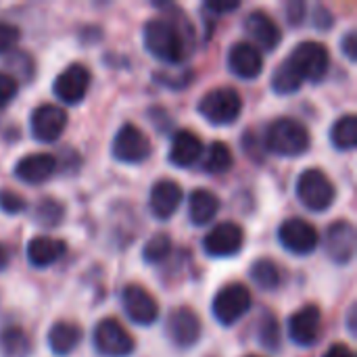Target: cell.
I'll return each instance as SVG.
<instances>
[{"label": "cell", "instance_id": "23", "mask_svg": "<svg viewBox=\"0 0 357 357\" xmlns=\"http://www.w3.org/2000/svg\"><path fill=\"white\" fill-rule=\"evenodd\" d=\"M220 211V199L203 188L190 192L188 199V218L195 226H207Z\"/></svg>", "mask_w": 357, "mask_h": 357}, {"label": "cell", "instance_id": "18", "mask_svg": "<svg viewBox=\"0 0 357 357\" xmlns=\"http://www.w3.org/2000/svg\"><path fill=\"white\" fill-rule=\"evenodd\" d=\"M228 67L241 79H255L264 71V56L253 44L238 42L228 52Z\"/></svg>", "mask_w": 357, "mask_h": 357}, {"label": "cell", "instance_id": "30", "mask_svg": "<svg viewBox=\"0 0 357 357\" xmlns=\"http://www.w3.org/2000/svg\"><path fill=\"white\" fill-rule=\"evenodd\" d=\"M172 249H174L172 238L167 234L159 232V234H155V236H151L146 241V245L142 249V257H144L146 264H161L163 259L169 257Z\"/></svg>", "mask_w": 357, "mask_h": 357}, {"label": "cell", "instance_id": "36", "mask_svg": "<svg viewBox=\"0 0 357 357\" xmlns=\"http://www.w3.org/2000/svg\"><path fill=\"white\" fill-rule=\"evenodd\" d=\"M19 84L4 71H0V109H4L17 96Z\"/></svg>", "mask_w": 357, "mask_h": 357}, {"label": "cell", "instance_id": "39", "mask_svg": "<svg viewBox=\"0 0 357 357\" xmlns=\"http://www.w3.org/2000/svg\"><path fill=\"white\" fill-rule=\"evenodd\" d=\"M341 50H343V54L354 63L357 59L356 50H357V33L351 29V31H347L345 33V38L341 40Z\"/></svg>", "mask_w": 357, "mask_h": 357}, {"label": "cell", "instance_id": "13", "mask_svg": "<svg viewBox=\"0 0 357 357\" xmlns=\"http://www.w3.org/2000/svg\"><path fill=\"white\" fill-rule=\"evenodd\" d=\"M165 331H167L169 341L176 347L186 349V347H192L201 339V320L195 310L176 307V310H172V314L167 318Z\"/></svg>", "mask_w": 357, "mask_h": 357}, {"label": "cell", "instance_id": "14", "mask_svg": "<svg viewBox=\"0 0 357 357\" xmlns=\"http://www.w3.org/2000/svg\"><path fill=\"white\" fill-rule=\"evenodd\" d=\"M245 245V232L234 222L215 226L203 241V249L209 257H232Z\"/></svg>", "mask_w": 357, "mask_h": 357}, {"label": "cell", "instance_id": "35", "mask_svg": "<svg viewBox=\"0 0 357 357\" xmlns=\"http://www.w3.org/2000/svg\"><path fill=\"white\" fill-rule=\"evenodd\" d=\"M19 29L15 27V25H10V23H6V21H0V54H6V52H10L15 46H17V42H19Z\"/></svg>", "mask_w": 357, "mask_h": 357}, {"label": "cell", "instance_id": "11", "mask_svg": "<svg viewBox=\"0 0 357 357\" xmlns=\"http://www.w3.org/2000/svg\"><path fill=\"white\" fill-rule=\"evenodd\" d=\"M278 241L280 245L295 255H310L318 247V232L316 228L301 220V218H291L282 222L278 230Z\"/></svg>", "mask_w": 357, "mask_h": 357}, {"label": "cell", "instance_id": "40", "mask_svg": "<svg viewBox=\"0 0 357 357\" xmlns=\"http://www.w3.org/2000/svg\"><path fill=\"white\" fill-rule=\"evenodd\" d=\"M205 8L213 15H224V13H232L241 8V2H207Z\"/></svg>", "mask_w": 357, "mask_h": 357}, {"label": "cell", "instance_id": "12", "mask_svg": "<svg viewBox=\"0 0 357 357\" xmlns=\"http://www.w3.org/2000/svg\"><path fill=\"white\" fill-rule=\"evenodd\" d=\"M90 88V71L82 63L69 65L65 71H61L52 84V92L59 100L67 105H77L84 100L86 92Z\"/></svg>", "mask_w": 357, "mask_h": 357}, {"label": "cell", "instance_id": "3", "mask_svg": "<svg viewBox=\"0 0 357 357\" xmlns=\"http://www.w3.org/2000/svg\"><path fill=\"white\" fill-rule=\"evenodd\" d=\"M199 113L213 126H230L243 113V98L234 88H213L199 100Z\"/></svg>", "mask_w": 357, "mask_h": 357}, {"label": "cell", "instance_id": "17", "mask_svg": "<svg viewBox=\"0 0 357 357\" xmlns=\"http://www.w3.org/2000/svg\"><path fill=\"white\" fill-rule=\"evenodd\" d=\"M245 31L249 33V38L255 42L253 46L261 52V50H274L280 40V27L276 25V21L264 13V10H253L249 13V17L245 19Z\"/></svg>", "mask_w": 357, "mask_h": 357}, {"label": "cell", "instance_id": "6", "mask_svg": "<svg viewBox=\"0 0 357 357\" xmlns=\"http://www.w3.org/2000/svg\"><path fill=\"white\" fill-rule=\"evenodd\" d=\"M92 343L102 357H128L136 347L132 335L115 318H105L96 324Z\"/></svg>", "mask_w": 357, "mask_h": 357}, {"label": "cell", "instance_id": "20", "mask_svg": "<svg viewBox=\"0 0 357 357\" xmlns=\"http://www.w3.org/2000/svg\"><path fill=\"white\" fill-rule=\"evenodd\" d=\"M182 203V188L174 180H159L151 188V213L157 220H169Z\"/></svg>", "mask_w": 357, "mask_h": 357}, {"label": "cell", "instance_id": "22", "mask_svg": "<svg viewBox=\"0 0 357 357\" xmlns=\"http://www.w3.org/2000/svg\"><path fill=\"white\" fill-rule=\"evenodd\" d=\"M67 251V245L52 236H36L27 243V261L33 268H48L59 261Z\"/></svg>", "mask_w": 357, "mask_h": 357}, {"label": "cell", "instance_id": "37", "mask_svg": "<svg viewBox=\"0 0 357 357\" xmlns=\"http://www.w3.org/2000/svg\"><path fill=\"white\" fill-rule=\"evenodd\" d=\"M305 10H307V6H305L303 2H291V4L287 6V19H289V23L301 25L303 19H305Z\"/></svg>", "mask_w": 357, "mask_h": 357}, {"label": "cell", "instance_id": "28", "mask_svg": "<svg viewBox=\"0 0 357 357\" xmlns=\"http://www.w3.org/2000/svg\"><path fill=\"white\" fill-rule=\"evenodd\" d=\"M234 163V157H232V151L226 142H213L209 149H207V157L203 161V167L207 174H224L232 167Z\"/></svg>", "mask_w": 357, "mask_h": 357}, {"label": "cell", "instance_id": "43", "mask_svg": "<svg viewBox=\"0 0 357 357\" xmlns=\"http://www.w3.org/2000/svg\"><path fill=\"white\" fill-rule=\"evenodd\" d=\"M8 259H10V255H8V249L0 243V272H4L6 268H8Z\"/></svg>", "mask_w": 357, "mask_h": 357}, {"label": "cell", "instance_id": "24", "mask_svg": "<svg viewBox=\"0 0 357 357\" xmlns=\"http://www.w3.org/2000/svg\"><path fill=\"white\" fill-rule=\"evenodd\" d=\"M82 341V328L73 322H56L48 333V347L54 356H69Z\"/></svg>", "mask_w": 357, "mask_h": 357}, {"label": "cell", "instance_id": "9", "mask_svg": "<svg viewBox=\"0 0 357 357\" xmlns=\"http://www.w3.org/2000/svg\"><path fill=\"white\" fill-rule=\"evenodd\" d=\"M356 245L357 232L351 222L339 220L328 226L324 234V249L331 261H335L337 266H349L356 257Z\"/></svg>", "mask_w": 357, "mask_h": 357}, {"label": "cell", "instance_id": "42", "mask_svg": "<svg viewBox=\"0 0 357 357\" xmlns=\"http://www.w3.org/2000/svg\"><path fill=\"white\" fill-rule=\"evenodd\" d=\"M356 312H357V305L354 303L351 307H349V314H347V326H349V333L356 337L357 335V328H356Z\"/></svg>", "mask_w": 357, "mask_h": 357}, {"label": "cell", "instance_id": "5", "mask_svg": "<svg viewBox=\"0 0 357 357\" xmlns=\"http://www.w3.org/2000/svg\"><path fill=\"white\" fill-rule=\"evenodd\" d=\"M297 197L312 211H326L337 197V190L322 169H305L297 180Z\"/></svg>", "mask_w": 357, "mask_h": 357}, {"label": "cell", "instance_id": "10", "mask_svg": "<svg viewBox=\"0 0 357 357\" xmlns=\"http://www.w3.org/2000/svg\"><path fill=\"white\" fill-rule=\"evenodd\" d=\"M121 307L126 316L140 326H151L159 318V305L153 295L140 284H128L121 291Z\"/></svg>", "mask_w": 357, "mask_h": 357}, {"label": "cell", "instance_id": "32", "mask_svg": "<svg viewBox=\"0 0 357 357\" xmlns=\"http://www.w3.org/2000/svg\"><path fill=\"white\" fill-rule=\"evenodd\" d=\"M257 339H259L261 347H266L268 351L280 349V326L274 316H270V314L264 316V320L257 328Z\"/></svg>", "mask_w": 357, "mask_h": 357}, {"label": "cell", "instance_id": "4", "mask_svg": "<svg viewBox=\"0 0 357 357\" xmlns=\"http://www.w3.org/2000/svg\"><path fill=\"white\" fill-rule=\"evenodd\" d=\"M287 63L295 69V73L301 77V82H312L318 84L326 77L328 67H331V54L328 48L320 42H301Z\"/></svg>", "mask_w": 357, "mask_h": 357}, {"label": "cell", "instance_id": "15", "mask_svg": "<svg viewBox=\"0 0 357 357\" xmlns=\"http://www.w3.org/2000/svg\"><path fill=\"white\" fill-rule=\"evenodd\" d=\"M322 312L318 305H305L289 318V337L299 347H312L320 339Z\"/></svg>", "mask_w": 357, "mask_h": 357}, {"label": "cell", "instance_id": "26", "mask_svg": "<svg viewBox=\"0 0 357 357\" xmlns=\"http://www.w3.org/2000/svg\"><path fill=\"white\" fill-rule=\"evenodd\" d=\"M331 142L337 151H354L357 146V117L354 113L343 115L331 130Z\"/></svg>", "mask_w": 357, "mask_h": 357}, {"label": "cell", "instance_id": "38", "mask_svg": "<svg viewBox=\"0 0 357 357\" xmlns=\"http://www.w3.org/2000/svg\"><path fill=\"white\" fill-rule=\"evenodd\" d=\"M314 25L316 29H331L333 27V13L326 8V6H316V13H314Z\"/></svg>", "mask_w": 357, "mask_h": 357}, {"label": "cell", "instance_id": "16", "mask_svg": "<svg viewBox=\"0 0 357 357\" xmlns=\"http://www.w3.org/2000/svg\"><path fill=\"white\" fill-rule=\"evenodd\" d=\"M31 134L40 142H54L67 128V113L56 105H40L29 119Z\"/></svg>", "mask_w": 357, "mask_h": 357}, {"label": "cell", "instance_id": "25", "mask_svg": "<svg viewBox=\"0 0 357 357\" xmlns=\"http://www.w3.org/2000/svg\"><path fill=\"white\" fill-rule=\"evenodd\" d=\"M33 351L29 335L19 326L0 331V357H29Z\"/></svg>", "mask_w": 357, "mask_h": 357}, {"label": "cell", "instance_id": "7", "mask_svg": "<svg viewBox=\"0 0 357 357\" xmlns=\"http://www.w3.org/2000/svg\"><path fill=\"white\" fill-rule=\"evenodd\" d=\"M211 310L220 324L232 326L241 318H245V314L251 310V293L245 284H238V282L226 284L224 289L218 291Z\"/></svg>", "mask_w": 357, "mask_h": 357}, {"label": "cell", "instance_id": "41", "mask_svg": "<svg viewBox=\"0 0 357 357\" xmlns=\"http://www.w3.org/2000/svg\"><path fill=\"white\" fill-rule=\"evenodd\" d=\"M324 357H356V356H354L351 347H347V345H343V343H337V345L328 347V351L324 354Z\"/></svg>", "mask_w": 357, "mask_h": 357}, {"label": "cell", "instance_id": "34", "mask_svg": "<svg viewBox=\"0 0 357 357\" xmlns=\"http://www.w3.org/2000/svg\"><path fill=\"white\" fill-rule=\"evenodd\" d=\"M0 209L8 215H17L25 209V199L21 195H17L15 190L2 188L0 190Z\"/></svg>", "mask_w": 357, "mask_h": 357}, {"label": "cell", "instance_id": "19", "mask_svg": "<svg viewBox=\"0 0 357 357\" xmlns=\"http://www.w3.org/2000/svg\"><path fill=\"white\" fill-rule=\"evenodd\" d=\"M56 172V159L48 153H33L17 161L15 165V176L17 180L36 186L46 180H50Z\"/></svg>", "mask_w": 357, "mask_h": 357}, {"label": "cell", "instance_id": "2", "mask_svg": "<svg viewBox=\"0 0 357 357\" xmlns=\"http://www.w3.org/2000/svg\"><path fill=\"white\" fill-rule=\"evenodd\" d=\"M310 144H312V136L307 128L293 117H280L268 126L266 146L274 155L299 157L310 149Z\"/></svg>", "mask_w": 357, "mask_h": 357}, {"label": "cell", "instance_id": "29", "mask_svg": "<svg viewBox=\"0 0 357 357\" xmlns=\"http://www.w3.org/2000/svg\"><path fill=\"white\" fill-rule=\"evenodd\" d=\"M301 77L295 73V69L284 61L278 65V69L272 75V90L278 94H293L301 88Z\"/></svg>", "mask_w": 357, "mask_h": 357}, {"label": "cell", "instance_id": "1", "mask_svg": "<svg viewBox=\"0 0 357 357\" xmlns=\"http://www.w3.org/2000/svg\"><path fill=\"white\" fill-rule=\"evenodd\" d=\"M144 48L161 63L178 65L186 59V36L172 19H151L144 25Z\"/></svg>", "mask_w": 357, "mask_h": 357}, {"label": "cell", "instance_id": "44", "mask_svg": "<svg viewBox=\"0 0 357 357\" xmlns=\"http://www.w3.org/2000/svg\"><path fill=\"white\" fill-rule=\"evenodd\" d=\"M247 357H257V356H247Z\"/></svg>", "mask_w": 357, "mask_h": 357}, {"label": "cell", "instance_id": "21", "mask_svg": "<svg viewBox=\"0 0 357 357\" xmlns=\"http://www.w3.org/2000/svg\"><path fill=\"white\" fill-rule=\"evenodd\" d=\"M203 151H205L203 140L195 132L180 130L169 146V163H174L176 167H190L199 161Z\"/></svg>", "mask_w": 357, "mask_h": 357}, {"label": "cell", "instance_id": "27", "mask_svg": "<svg viewBox=\"0 0 357 357\" xmlns=\"http://www.w3.org/2000/svg\"><path fill=\"white\" fill-rule=\"evenodd\" d=\"M251 280L264 289V291H274L280 287V280H282V274H280V268L272 261V259H257L253 266H251Z\"/></svg>", "mask_w": 357, "mask_h": 357}, {"label": "cell", "instance_id": "33", "mask_svg": "<svg viewBox=\"0 0 357 357\" xmlns=\"http://www.w3.org/2000/svg\"><path fill=\"white\" fill-rule=\"evenodd\" d=\"M6 65H8V71L15 73V75H13L15 82H17V79L29 82V79L33 77V61H31V56L25 54V52H15V54L8 59ZM10 73H8V75H10Z\"/></svg>", "mask_w": 357, "mask_h": 357}, {"label": "cell", "instance_id": "31", "mask_svg": "<svg viewBox=\"0 0 357 357\" xmlns=\"http://www.w3.org/2000/svg\"><path fill=\"white\" fill-rule=\"evenodd\" d=\"M63 215H65V209L56 199H42L33 209V220L38 224L46 226V228H52V226L61 224Z\"/></svg>", "mask_w": 357, "mask_h": 357}, {"label": "cell", "instance_id": "8", "mask_svg": "<svg viewBox=\"0 0 357 357\" xmlns=\"http://www.w3.org/2000/svg\"><path fill=\"white\" fill-rule=\"evenodd\" d=\"M151 155L149 136L134 123H126L113 138V157L121 163H142Z\"/></svg>", "mask_w": 357, "mask_h": 357}]
</instances>
